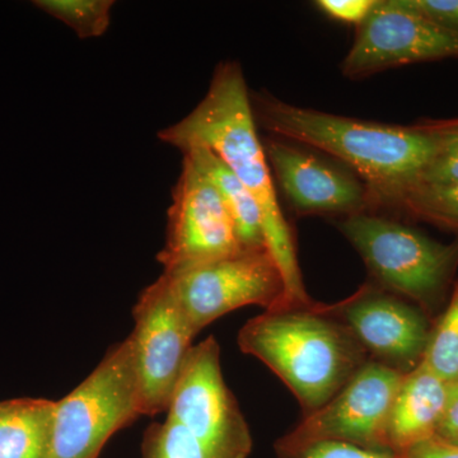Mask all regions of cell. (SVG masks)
<instances>
[{
	"mask_svg": "<svg viewBox=\"0 0 458 458\" xmlns=\"http://www.w3.org/2000/svg\"><path fill=\"white\" fill-rule=\"evenodd\" d=\"M423 361L447 384L458 379V280L445 311L434 322Z\"/></svg>",
	"mask_w": 458,
	"mask_h": 458,
	"instance_id": "17",
	"label": "cell"
},
{
	"mask_svg": "<svg viewBox=\"0 0 458 458\" xmlns=\"http://www.w3.org/2000/svg\"><path fill=\"white\" fill-rule=\"evenodd\" d=\"M447 394V382L439 378L423 360L405 375L388 419V448L403 454L412 445L433 438Z\"/></svg>",
	"mask_w": 458,
	"mask_h": 458,
	"instance_id": "14",
	"label": "cell"
},
{
	"mask_svg": "<svg viewBox=\"0 0 458 458\" xmlns=\"http://www.w3.org/2000/svg\"><path fill=\"white\" fill-rule=\"evenodd\" d=\"M256 125L280 140L335 157L369 190L375 212L400 213L401 203L436 155L441 137L411 126L364 122L294 106L267 92L250 93Z\"/></svg>",
	"mask_w": 458,
	"mask_h": 458,
	"instance_id": "2",
	"label": "cell"
},
{
	"mask_svg": "<svg viewBox=\"0 0 458 458\" xmlns=\"http://www.w3.org/2000/svg\"><path fill=\"white\" fill-rule=\"evenodd\" d=\"M141 415L131 340L114 344L71 394L56 401L47 458H98Z\"/></svg>",
	"mask_w": 458,
	"mask_h": 458,
	"instance_id": "5",
	"label": "cell"
},
{
	"mask_svg": "<svg viewBox=\"0 0 458 458\" xmlns=\"http://www.w3.org/2000/svg\"><path fill=\"white\" fill-rule=\"evenodd\" d=\"M274 448L276 458H403L397 452L372 450L337 441L289 443L278 439Z\"/></svg>",
	"mask_w": 458,
	"mask_h": 458,
	"instance_id": "21",
	"label": "cell"
},
{
	"mask_svg": "<svg viewBox=\"0 0 458 458\" xmlns=\"http://www.w3.org/2000/svg\"><path fill=\"white\" fill-rule=\"evenodd\" d=\"M417 125L423 131L434 132V134H456L458 132V117L443 120L424 119Z\"/></svg>",
	"mask_w": 458,
	"mask_h": 458,
	"instance_id": "27",
	"label": "cell"
},
{
	"mask_svg": "<svg viewBox=\"0 0 458 458\" xmlns=\"http://www.w3.org/2000/svg\"><path fill=\"white\" fill-rule=\"evenodd\" d=\"M403 373L369 360L327 405L311 414L282 441H337L391 451L387 426Z\"/></svg>",
	"mask_w": 458,
	"mask_h": 458,
	"instance_id": "11",
	"label": "cell"
},
{
	"mask_svg": "<svg viewBox=\"0 0 458 458\" xmlns=\"http://www.w3.org/2000/svg\"><path fill=\"white\" fill-rule=\"evenodd\" d=\"M458 59V33L403 7L399 0H378L369 17L357 27L342 72L361 80L388 69Z\"/></svg>",
	"mask_w": 458,
	"mask_h": 458,
	"instance_id": "10",
	"label": "cell"
},
{
	"mask_svg": "<svg viewBox=\"0 0 458 458\" xmlns=\"http://www.w3.org/2000/svg\"><path fill=\"white\" fill-rule=\"evenodd\" d=\"M437 135L441 137V144L421 172L417 186L458 182V132Z\"/></svg>",
	"mask_w": 458,
	"mask_h": 458,
	"instance_id": "22",
	"label": "cell"
},
{
	"mask_svg": "<svg viewBox=\"0 0 458 458\" xmlns=\"http://www.w3.org/2000/svg\"><path fill=\"white\" fill-rule=\"evenodd\" d=\"M158 138L181 152L207 148L227 165L260 208L265 243L284 280L283 309L311 304L298 264L293 229L283 213L264 143L258 134L242 66L237 62L216 66L209 89L198 106L159 131Z\"/></svg>",
	"mask_w": 458,
	"mask_h": 458,
	"instance_id": "1",
	"label": "cell"
},
{
	"mask_svg": "<svg viewBox=\"0 0 458 458\" xmlns=\"http://www.w3.org/2000/svg\"><path fill=\"white\" fill-rule=\"evenodd\" d=\"M164 276L197 334L241 307L260 306L267 311L284 303V280L267 250L240 251Z\"/></svg>",
	"mask_w": 458,
	"mask_h": 458,
	"instance_id": "8",
	"label": "cell"
},
{
	"mask_svg": "<svg viewBox=\"0 0 458 458\" xmlns=\"http://www.w3.org/2000/svg\"><path fill=\"white\" fill-rule=\"evenodd\" d=\"M262 143L274 182L297 216L343 219L376 213L369 190L357 174L280 138H267Z\"/></svg>",
	"mask_w": 458,
	"mask_h": 458,
	"instance_id": "13",
	"label": "cell"
},
{
	"mask_svg": "<svg viewBox=\"0 0 458 458\" xmlns=\"http://www.w3.org/2000/svg\"><path fill=\"white\" fill-rule=\"evenodd\" d=\"M56 401H0V458H47Z\"/></svg>",
	"mask_w": 458,
	"mask_h": 458,
	"instance_id": "16",
	"label": "cell"
},
{
	"mask_svg": "<svg viewBox=\"0 0 458 458\" xmlns=\"http://www.w3.org/2000/svg\"><path fill=\"white\" fill-rule=\"evenodd\" d=\"M141 458H207L203 448L174 419L152 423L144 432Z\"/></svg>",
	"mask_w": 458,
	"mask_h": 458,
	"instance_id": "20",
	"label": "cell"
},
{
	"mask_svg": "<svg viewBox=\"0 0 458 458\" xmlns=\"http://www.w3.org/2000/svg\"><path fill=\"white\" fill-rule=\"evenodd\" d=\"M378 4V0H318L316 2L327 17L343 23L360 26L373 9Z\"/></svg>",
	"mask_w": 458,
	"mask_h": 458,
	"instance_id": "24",
	"label": "cell"
},
{
	"mask_svg": "<svg viewBox=\"0 0 458 458\" xmlns=\"http://www.w3.org/2000/svg\"><path fill=\"white\" fill-rule=\"evenodd\" d=\"M242 251L216 188L188 159L172 191L167 236L157 260L174 276Z\"/></svg>",
	"mask_w": 458,
	"mask_h": 458,
	"instance_id": "12",
	"label": "cell"
},
{
	"mask_svg": "<svg viewBox=\"0 0 458 458\" xmlns=\"http://www.w3.org/2000/svg\"><path fill=\"white\" fill-rule=\"evenodd\" d=\"M370 360L408 375L423 360L434 322L417 304L367 280L346 300L324 303Z\"/></svg>",
	"mask_w": 458,
	"mask_h": 458,
	"instance_id": "9",
	"label": "cell"
},
{
	"mask_svg": "<svg viewBox=\"0 0 458 458\" xmlns=\"http://www.w3.org/2000/svg\"><path fill=\"white\" fill-rule=\"evenodd\" d=\"M403 458H458V445L438 441L436 438L412 445L403 452Z\"/></svg>",
	"mask_w": 458,
	"mask_h": 458,
	"instance_id": "26",
	"label": "cell"
},
{
	"mask_svg": "<svg viewBox=\"0 0 458 458\" xmlns=\"http://www.w3.org/2000/svg\"><path fill=\"white\" fill-rule=\"evenodd\" d=\"M131 340L141 415L167 412L195 333L164 274L147 286L132 309Z\"/></svg>",
	"mask_w": 458,
	"mask_h": 458,
	"instance_id": "7",
	"label": "cell"
},
{
	"mask_svg": "<svg viewBox=\"0 0 458 458\" xmlns=\"http://www.w3.org/2000/svg\"><path fill=\"white\" fill-rule=\"evenodd\" d=\"M167 417L197 439L207 458L251 454V432L225 384L216 337L208 336L192 346L172 394Z\"/></svg>",
	"mask_w": 458,
	"mask_h": 458,
	"instance_id": "6",
	"label": "cell"
},
{
	"mask_svg": "<svg viewBox=\"0 0 458 458\" xmlns=\"http://www.w3.org/2000/svg\"><path fill=\"white\" fill-rule=\"evenodd\" d=\"M238 346L282 379L304 415L327 405L370 360L351 330L315 301L250 319Z\"/></svg>",
	"mask_w": 458,
	"mask_h": 458,
	"instance_id": "3",
	"label": "cell"
},
{
	"mask_svg": "<svg viewBox=\"0 0 458 458\" xmlns=\"http://www.w3.org/2000/svg\"><path fill=\"white\" fill-rule=\"evenodd\" d=\"M433 438L458 445V379L448 384L447 401Z\"/></svg>",
	"mask_w": 458,
	"mask_h": 458,
	"instance_id": "25",
	"label": "cell"
},
{
	"mask_svg": "<svg viewBox=\"0 0 458 458\" xmlns=\"http://www.w3.org/2000/svg\"><path fill=\"white\" fill-rule=\"evenodd\" d=\"M183 158L216 188L225 209L233 222L238 243L242 251L267 250L265 243L260 208L251 192L229 170L227 165L207 148H190L182 152Z\"/></svg>",
	"mask_w": 458,
	"mask_h": 458,
	"instance_id": "15",
	"label": "cell"
},
{
	"mask_svg": "<svg viewBox=\"0 0 458 458\" xmlns=\"http://www.w3.org/2000/svg\"><path fill=\"white\" fill-rule=\"evenodd\" d=\"M32 4L71 27L78 38H101L111 25L114 0H33Z\"/></svg>",
	"mask_w": 458,
	"mask_h": 458,
	"instance_id": "19",
	"label": "cell"
},
{
	"mask_svg": "<svg viewBox=\"0 0 458 458\" xmlns=\"http://www.w3.org/2000/svg\"><path fill=\"white\" fill-rule=\"evenodd\" d=\"M400 213L458 233V182L415 186L403 198Z\"/></svg>",
	"mask_w": 458,
	"mask_h": 458,
	"instance_id": "18",
	"label": "cell"
},
{
	"mask_svg": "<svg viewBox=\"0 0 458 458\" xmlns=\"http://www.w3.org/2000/svg\"><path fill=\"white\" fill-rule=\"evenodd\" d=\"M403 7L458 33V0H399Z\"/></svg>",
	"mask_w": 458,
	"mask_h": 458,
	"instance_id": "23",
	"label": "cell"
},
{
	"mask_svg": "<svg viewBox=\"0 0 458 458\" xmlns=\"http://www.w3.org/2000/svg\"><path fill=\"white\" fill-rule=\"evenodd\" d=\"M370 282L417 304L432 318L447 301L458 270V238L443 243L377 213L337 219Z\"/></svg>",
	"mask_w": 458,
	"mask_h": 458,
	"instance_id": "4",
	"label": "cell"
}]
</instances>
